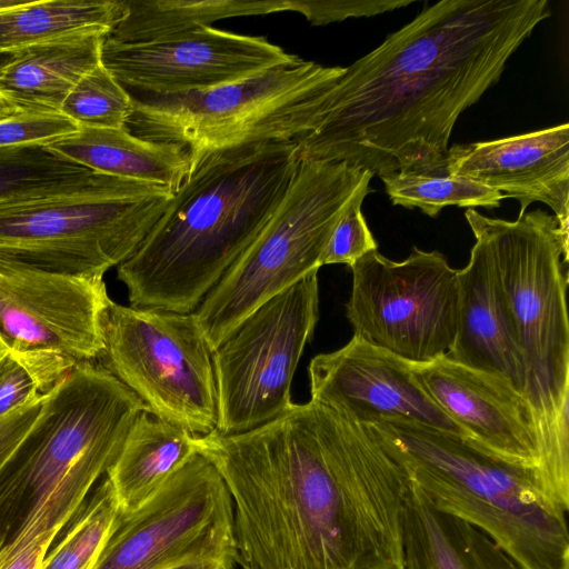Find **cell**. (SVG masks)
<instances>
[{
	"label": "cell",
	"mask_w": 569,
	"mask_h": 569,
	"mask_svg": "<svg viewBox=\"0 0 569 569\" xmlns=\"http://www.w3.org/2000/svg\"><path fill=\"white\" fill-rule=\"evenodd\" d=\"M194 445L230 495L242 569H403L409 478L368 425L310 399Z\"/></svg>",
	"instance_id": "obj_1"
},
{
	"label": "cell",
	"mask_w": 569,
	"mask_h": 569,
	"mask_svg": "<svg viewBox=\"0 0 569 569\" xmlns=\"http://www.w3.org/2000/svg\"><path fill=\"white\" fill-rule=\"evenodd\" d=\"M551 14L547 0H441L345 67L299 160L346 162L380 178L448 174L461 113L501 78Z\"/></svg>",
	"instance_id": "obj_2"
},
{
	"label": "cell",
	"mask_w": 569,
	"mask_h": 569,
	"mask_svg": "<svg viewBox=\"0 0 569 569\" xmlns=\"http://www.w3.org/2000/svg\"><path fill=\"white\" fill-rule=\"evenodd\" d=\"M299 163L292 141L202 157L138 250L117 267L130 306L193 312L272 216Z\"/></svg>",
	"instance_id": "obj_3"
},
{
	"label": "cell",
	"mask_w": 569,
	"mask_h": 569,
	"mask_svg": "<svg viewBox=\"0 0 569 569\" xmlns=\"http://www.w3.org/2000/svg\"><path fill=\"white\" fill-rule=\"evenodd\" d=\"M146 403L101 363H77L0 468V535L57 538L116 460Z\"/></svg>",
	"instance_id": "obj_4"
},
{
	"label": "cell",
	"mask_w": 569,
	"mask_h": 569,
	"mask_svg": "<svg viewBox=\"0 0 569 569\" xmlns=\"http://www.w3.org/2000/svg\"><path fill=\"white\" fill-rule=\"evenodd\" d=\"M487 240L525 367L543 491L569 507V233L541 209L513 221L465 213Z\"/></svg>",
	"instance_id": "obj_5"
},
{
	"label": "cell",
	"mask_w": 569,
	"mask_h": 569,
	"mask_svg": "<svg viewBox=\"0 0 569 569\" xmlns=\"http://www.w3.org/2000/svg\"><path fill=\"white\" fill-rule=\"evenodd\" d=\"M368 426L438 510L482 531L521 569H569L568 511L545 493L536 470L417 421Z\"/></svg>",
	"instance_id": "obj_6"
},
{
	"label": "cell",
	"mask_w": 569,
	"mask_h": 569,
	"mask_svg": "<svg viewBox=\"0 0 569 569\" xmlns=\"http://www.w3.org/2000/svg\"><path fill=\"white\" fill-rule=\"evenodd\" d=\"M173 194L94 172L60 191L0 202V272L103 277L138 250Z\"/></svg>",
	"instance_id": "obj_7"
},
{
	"label": "cell",
	"mask_w": 569,
	"mask_h": 569,
	"mask_svg": "<svg viewBox=\"0 0 569 569\" xmlns=\"http://www.w3.org/2000/svg\"><path fill=\"white\" fill-rule=\"evenodd\" d=\"M345 67L298 57L246 79L178 93L129 91L133 136L183 146L190 168L208 153L249 143L297 141L320 122ZM190 170V169H189Z\"/></svg>",
	"instance_id": "obj_8"
},
{
	"label": "cell",
	"mask_w": 569,
	"mask_h": 569,
	"mask_svg": "<svg viewBox=\"0 0 569 569\" xmlns=\"http://www.w3.org/2000/svg\"><path fill=\"white\" fill-rule=\"evenodd\" d=\"M373 174L300 160L267 223L192 312L211 351L264 302L318 271L333 228Z\"/></svg>",
	"instance_id": "obj_9"
},
{
	"label": "cell",
	"mask_w": 569,
	"mask_h": 569,
	"mask_svg": "<svg viewBox=\"0 0 569 569\" xmlns=\"http://www.w3.org/2000/svg\"><path fill=\"white\" fill-rule=\"evenodd\" d=\"M101 365L157 417L196 436L217 426L212 351L193 316L111 301Z\"/></svg>",
	"instance_id": "obj_10"
},
{
	"label": "cell",
	"mask_w": 569,
	"mask_h": 569,
	"mask_svg": "<svg viewBox=\"0 0 569 569\" xmlns=\"http://www.w3.org/2000/svg\"><path fill=\"white\" fill-rule=\"evenodd\" d=\"M318 319L319 282L313 271L256 309L212 351L214 430L244 432L292 406L293 375Z\"/></svg>",
	"instance_id": "obj_11"
},
{
	"label": "cell",
	"mask_w": 569,
	"mask_h": 569,
	"mask_svg": "<svg viewBox=\"0 0 569 569\" xmlns=\"http://www.w3.org/2000/svg\"><path fill=\"white\" fill-rule=\"evenodd\" d=\"M346 316L353 336L412 365L449 355L457 330L458 270L412 247L402 261L377 250L351 268Z\"/></svg>",
	"instance_id": "obj_12"
},
{
	"label": "cell",
	"mask_w": 569,
	"mask_h": 569,
	"mask_svg": "<svg viewBox=\"0 0 569 569\" xmlns=\"http://www.w3.org/2000/svg\"><path fill=\"white\" fill-rule=\"evenodd\" d=\"M238 563L233 507L217 469L196 453L146 505L122 515L93 569Z\"/></svg>",
	"instance_id": "obj_13"
},
{
	"label": "cell",
	"mask_w": 569,
	"mask_h": 569,
	"mask_svg": "<svg viewBox=\"0 0 569 569\" xmlns=\"http://www.w3.org/2000/svg\"><path fill=\"white\" fill-rule=\"evenodd\" d=\"M262 36L204 26L144 42L106 37L101 63L129 91L178 93L239 81L295 61Z\"/></svg>",
	"instance_id": "obj_14"
},
{
	"label": "cell",
	"mask_w": 569,
	"mask_h": 569,
	"mask_svg": "<svg viewBox=\"0 0 569 569\" xmlns=\"http://www.w3.org/2000/svg\"><path fill=\"white\" fill-rule=\"evenodd\" d=\"M111 301L103 277L0 272V343L94 361L104 350Z\"/></svg>",
	"instance_id": "obj_15"
},
{
	"label": "cell",
	"mask_w": 569,
	"mask_h": 569,
	"mask_svg": "<svg viewBox=\"0 0 569 569\" xmlns=\"http://www.w3.org/2000/svg\"><path fill=\"white\" fill-rule=\"evenodd\" d=\"M309 379L311 400L358 422L402 418L467 438L423 389L412 363L356 336L342 348L313 357Z\"/></svg>",
	"instance_id": "obj_16"
},
{
	"label": "cell",
	"mask_w": 569,
	"mask_h": 569,
	"mask_svg": "<svg viewBox=\"0 0 569 569\" xmlns=\"http://www.w3.org/2000/svg\"><path fill=\"white\" fill-rule=\"evenodd\" d=\"M413 370L431 399L470 441L507 462L536 470L539 478L532 416L526 399L509 382L447 356L413 365Z\"/></svg>",
	"instance_id": "obj_17"
},
{
	"label": "cell",
	"mask_w": 569,
	"mask_h": 569,
	"mask_svg": "<svg viewBox=\"0 0 569 569\" xmlns=\"http://www.w3.org/2000/svg\"><path fill=\"white\" fill-rule=\"evenodd\" d=\"M448 174L479 182L517 199L520 212L532 202L551 208L569 233V124L448 149Z\"/></svg>",
	"instance_id": "obj_18"
},
{
	"label": "cell",
	"mask_w": 569,
	"mask_h": 569,
	"mask_svg": "<svg viewBox=\"0 0 569 569\" xmlns=\"http://www.w3.org/2000/svg\"><path fill=\"white\" fill-rule=\"evenodd\" d=\"M476 242L458 270L457 330L447 357L466 367L499 377L525 398V367L513 326L500 290L486 238Z\"/></svg>",
	"instance_id": "obj_19"
},
{
	"label": "cell",
	"mask_w": 569,
	"mask_h": 569,
	"mask_svg": "<svg viewBox=\"0 0 569 569\" xmlns=\"http://www.w3.org/2000/svg\"><path fill=\"white\" fill-rule=\"evenodd\" d=\"M107 36L81 33L13 51L0 67V96L21 112H60L76 83L101 63Z\"/></svg>",
	"instance_id": "obj_20"
},
{
	"label": "cell",
	"mask_w": 569,
	"mask_h": 569,
	"mask_svg": "<svg viewBox=\"0 0 569 569\" xmlns=\"http://www.w3.org/2000/svg\"><path fill=\"white\" fill-rule=\"evenodd\" d=\"M403 569H521L489 537L438 510L409 479Z\"/></svg>",
	"instance_id": "obj_21"
},
{
	"label": "cell",
	"mask_w": 569,
	"mask_h": 569,
	"mask_svg": "<svg viewBox=\"0 0 569 569\" xmlns=\"http://www.w3.org/2000/svg\"><path fill=\"white\" fill-rule=\"evenodd\" d=\"M51 151L98 173L168 187L174 193L190 169L180 144L138 138L120 129L79 127L47 146Z\"/></svg>",
	"instance_id": "obj_22"
},
{
	"label": "cell",
	"mask_w": 569,
	"mask_h": 569,
	"mask_svg": "<svg viewBox=\"0 0 569 569\" xmlns=\"http://www.w3.org/2000/svg\"><path fill=\"white\" fill-rule=\"evenodd\" d=\"M194 439L196 435L150 411L136 418L106 473L122 515L146 505L198 453Z\"/></svg>",
	"instance_id": "obj_23"
},
{
	"label": "cell",
	"mask_w": 569,
	"mask_h": 569,
	"mask_svg": "<svg viewBox=\"0 0 569 569\" xmlns=\"http://www.w3.org/2000/svg\"><path fill=\"white\" fill-rule=\"evenodd\" d=\"M126 13L124 0L23 1L0 11V50L88 32L109 34Z\"/></svg>",
	"instance_id": "obj_24"
},
{
	"label": "cell",
	"mask_w": 569,
	"mask_h": 569,
	"mask_svg": "<svg viewBox=\"0 0 569 569\" xmlns=\"http://www.w3.org/2000/svg\"><path fill=\"white\" fill-rule=\"evenodd\" d=\"M126 13L107 36L144 42L233 17L291 11L292 0H124Z\"/></svg>",
	"instance_id": "obj_25"
},
{
	"label": "cell",
	"mask_w": 569,
	"mask_h": 569,
	"mask_svg": "<svg viewBox=\"0 0 569 569\" xmlns=\"http://www.w3.org/2000/svg\"><path fill=\"white\" fill-rule=\"evenodd\" d=\"M120 517L113 488L104 475L49 549L41 569H93Z\"/></svg>",
	"instance_id": "obj_26"
},
{
	"label": "cell",
	"mask_w": 569,
	"mask_h": 569,
	"mask_svg": "<svg viewBox=\"0 0 569 569\" xmlns=\"http://www.w3.org/2000/svg\"><path fill=\"white\" fill-rule=\"evenodd\" d=\"M93 173L47 146L0 148V202L60 191Z\"/></svg>",
	"instance_id": "obj_27"
},
{
	"label": "cell",
	"mask_w": 569,
	"mask_h": 569,
	"mask_svg": "<svg viewBox=\"0 0 569 569\" xmlns=\"http://www.w3.org/2000/svg\"><path fill=\"white\" fill-rule=\"evenodd\" d=\"M395 206L418 208L436 218L449 206L473 209L498 208L503 196L479 182L451 174L427 176L415 172H395L380 178Z\"/></svg>",
	"instance_id": "obj_28"
},
{
	"label": "cell",
	"mask_w": 569,
	"mask_h": 569,
	"mask_svg": "<svg viewBox=\"0 0 569 569\" xmlns=\"http://www.w3.org/2000/svg\"><path fill=\"white\" fill-rule=\"evenodd\" d=\"M76 365L56 352L6 350L0 355V417L44 396Z\"/></svg>",
	"instance_id": "obj_29"
},
{
	"label": "cell",
	"mask_w": 569,
	"mask_h": 569,
	"mask_svg": "<svg viewBox=\"0 0 569 569\" xmlns=\"http://www.w3.org/2000/svg\"><path fill=\"white\" fill-rule=\"evenodd\" d=\"M132 110L127 90L100 63L76 83L60 112L79 127L120 129Z\"/></svg>",
	"instance_id": "obj_30"
},
{
	"label": "cell",
	"mask_w": 569,
	"mask_h": 569,
	"mask_svg": "<svg viewBox=\"0 0 569 569\" xmlns=\"http://www.w3.org/2000/svg\"><path fill=\"white\" fill-rule=\"evenodd\" d=\"M372 191L367 187L351 201L331 232L320 266L347 264L351 268L365 254L377 250L378 243L361 211L365 198Z\"/></svg>",
	"instance_id": "obj_31"
},
{
	"label": "cell",
	"mask_w": 569,
	"mask_h": 569,
	"mask_svg": "<svg viewBox=\"0 0 569 569\" xmlns=\"http://www.w3.org/2000/svg\"><path fill=\"white\" fill-rule=\"evenodd\" d=\"M79 126L61 112H21L0 120V148L49 143L77 132Z\"/></svg>",
	"instance_id": "obj_32"
},
{
	"label": "cell",
	"mask_w": 569,
	"mask_h": 569,
	"mask_svg": "<svg viewBox=\"0 0 569 569\" xmlns=\"http://www.w3.org/2000/svg\"><path fill=\"white\" fill-rule=\"evenodd\" d=\"M413 0H295L292 10L312 26H323L347 18L373 17L407 7Z\"/></svg>",
	"instance_id": "obj_33"
},
{
	"label": "cell",
	"mask_w": 569,
	"mask_h": 569,
	"mask_svg": "<svg viewBox=\"0 0 569 569\" xmlns=\"http://www.w3.org/2000/svg\"><path fill=\"white\" fill-rule=\"evenodd\" d=\"M47 393L0 417V468L32 426L40 412Z\"/></svg>",
	"instance_id": "obj_34"
},
{
	"label": "cell",
	"mask_w": 569,
	"mask_h": 569,
	"mask_svg": "<svg viewBox=\"0 0 569 569\" xmlns=\"http://www.w3.org/2000/svg\"><path fill=\"white\" fill-rule=\"evenodd\" d=\"M57 537L52 535H43L34 539L0 569H41Z\"/></svg>",
	"instance_id": "obj_35"
},
{
	"label": "cell",
	"mask_w": 569,
	"mask_h": 569,
	"mask_svg": "<svg viewBox=\"0 0 569 569\" xmlns=\"http://www.w3.org/2000/svg\"><path fill=\"white\" fill-rule=\"evenodd\" d=\"M171 569H230L223 563L216 561H190Z\"/></svg>",
	"instance_id": "obj_36"
},
{
	"label": "cell",
	"mask_w": 569,
	"mask_h": 569,
	"mask_svg": "<svg viewBox=\"0 0 569 569\" xmlns=\"http://www.w3.org/2000/svg\"><path fill=\"white\" fill-rule=\"evenodd\" d=\"M19 111L12 107L10 103H8L1 96H0V120L7 119L9 117H12L13 114L18 113Z\"/></svg>",
	"instance_id": "obj_37"
},
{
	"label": "cell",
	"mask_w": 569,
	"mask_h": 569,
	"mask_svg": "<svg viewBox=\"0 0 569 569\" xmlns=\"http://www.w3.org/2000/svg\"><path fill=\"white\" fill-rule=\"evenodd\" d=\"M20 0H0V11L21 4Z\"/></svg>",
	"instance_id": "obj_38"
},
{
	"label": "cell",
	"mask_w": 569,
	"mask_h": 569,
	"mask_svg": "<svg viewBox=\"0 0 569 569\" xmlns=\"http://www.w3.org/2000/svg\"><path fill=\"white\" fill-rule=\"evenodd\" d=\"M11 53L0 50V67L9 59Z\"/></svg>",
	"instance_id": "obj_39"
},
{
	"label": "cell",
	"mask_w": 569,
	"mask_h": 569,
	"mask_svg": "<svg viewBox=\"0 0 569 569\" xmlns=\"http://www.w3.org/2000/svg\"><path fill=\"white\" fill-rule=\"evenodd\" d=\"M3 545H4V538L0 535V549L2 548Z\"/></svg>",
	"instance_id": "obj_40"
},
{
	"label": "cell",
	"mask_w": 569,
	"mask_h": 569,
	"mask_svg": "<svg viewBox=\"0 0 569 569\" xmlns=\"http://www.w3.org/2000/svg\"><path fill=\"white\" fill-rule=\"evenodd\" d=\"M7 349L0 343V355H2Z\"/></svg>",
	"instance_id": "obj_41"
}]
</instances>
